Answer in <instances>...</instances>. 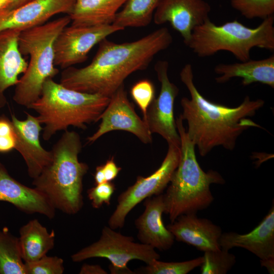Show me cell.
Wrapping results in <instances>:
<instances>
[{
    "label": "cell",
    "instance_id": "cell-8",
    "mask_svg": "<svg viewBox=\"0 0 274 274\" xmlns=\"http://www.w3.org/2000/svg\"><path fill=\"white\" fill-rule=\"evenodd\" d=\"M95 257L105 258L111 264L112 274H134L128 267V262L139 260L149 264L160 259L153 247L134 242L133 237L117 232L109 226L102 229L99 239L71 256L74 262H81Z\"/></svg>",
    "mask_w": 274,
    "mask_h": 274
},
{
    "label": "cell",
    "instance_id": "cell-13",
    "mask_svg": "<svg viewBox=\"0 0 274 274\" xmlns=\"http://www.w3.org/2000/svg\"><path fill=\"white\" fill-rule=\"evenodd\" d=\"M211 9L204 0H160L153 20L157 25L169 23L186 45L193 29L209 19Z\"/></svg>",
    "mask_w": 274,
    "mask_h": 274
},
{
    "label": "cell",
    "instance_id": "cell-23",
    "mask_svg": "<svg viewBox=\"0 0 274 274\" xmlns=\"http://www.w3.org/2000/svg\"><path fill=\"white\" fill-rule=\"evenodd\" d=\"M19 248L24 262L39 259L54 246L55 234L49 232L36 219L30 220L19 230Z\"/></svg>",
    "mask_w": 274,
    "mask_h": 274
},
{
    "label": "cell",
    "instance_id": "cell-32",
    "mask_svg": "<svg viewBox=\"0 0 274 274\" xmlns=\"http://www.w3.org/2000/svg\"><path fill=\"white\" fill-rule=\"evenodd\" d=\"M16 132L12 122L4 115L0 116V153H7L15 149Z\"/></svg>",
    "mask_w": 274,
    "mask_h": 274
},
{
    "label": "cell",
    "instance_id": "cell-24",
    "mask_svg": "<svg viewBox=\"0 0 274 274\" xmlns=\"http://www.w3.org/2000/svg\"><path fill=\"white\" fill-rule=\"evenodd\" d=\"M160 0H127L112 24L122 28L140 27L150 23Z\"/></svg>",
    "mask_w": 274,
    "mask_h": 274
},
{
    "label": "cell",
    "instance_id": "cell-28",
    "mask_svg": "<svg viewBox=\"0 0 274 274\" xmlns=\"http://www.w3.org/2000/svg\"><path fill=\"white\" fill-rule=\"evenodd\" d=\"M230 4L247 19L263 20L274 14V0H230Z\"/></svg>",
    "mask_w": 274,
    "mask_h": 274
},
{
    "label": "cell",
    "instance_id": "cell-11",
    "mask_svg": "<svg viewBox=\"0 0 274 274\" xmlns=\"http://www.w3.org/2000/svg\"><path fill=\"white\" fill-rule=\"evenodd\" d=\"M168 68V63L165 60H159L154 66L161 84L160 90L157 98L148 107L144 121L151 133L159 134L168 144L180 147V137L174 115V102L179 89L169 81Z\"/></svg>",
    "mask_w": 274,
    "mask_h": 274
},
{
    "label": "cell",
    "instance_id": "cell-19",
    "mask_svg": "<svg viewBox=\"0 0 274 274\" xmlns=\"http://www.w3.org/2000/svg\"><path fill=\"white\" fill-rule=\"evenodd\" d=\"M221 249L229 250L234 247L245 249L260 260L274 258V206L260 223L250 232L240 234L224 232L219 239Z\"/></svg>",
    "mask_w": 274,
    "mask_h": 274
},
{
    "label": "cell",
    "instance_id": "cell-35",
    "mask_svg": "<svg viewBox=\"0 0 274 274\" xmlns=\"http://www.w3.org/2000/svg\"><path fill=\"white\" fill-rule=\"evenodd\" d=\"M95 185L99 184L105 182V175L103 171L102 165H98L96 167L95 172L94 175Z\"/></svg>",
    "mask_w": 274,
    "mask_h": 274
},
{
    "label": "cell",
    "instance_id": "cell-36",
    "mask_svg": "<svg viewBox=\"0 0 274 274\" xmlns=\"http://www.w3.org/2000/svg\"><path fill=\"white\" fill-rule=\"evenodd\" d=\"M260 263L262 266L265 267L267 269L269 273L273 274L274 273V258L260 260Z\"/></svg>",
    "mask_w": 274,
    "mask_h": 274
},
{
    "label": "cell",
    "instance_id": "cell-2",
    "mask_svg": "<svg viewBox=\"0 0 274 274\" xmlns=\"http://www.w3.org/2000/svg\"><path fill=\"white\" fill-rule=\"evenodd\" d=\"M180 75L190 95V98L184 97L181 100L183 112L180 117L187 121L188 136L201 156L218 146L232 151L245 130L251 127L263 129L249 118L264 106L263 99L251 100L246 96L233 108L216 104L206 99L197 90L190 64L183 67Z\"/></svg>",
    "mask_w": 274,
    "mask_h": 274
},
{
    "label": "cell",
    "instance_id": "cell-10",
    "mask_svg": "<svg viewBox=\"0 0 274 274\" xmlns=\"http://www.w3.org/2000/svg\"><path fill=\"white\" fill-rule=\"evenodd\" d=\"M122 30L113 24L66 26L54 43V65L65 69L85 61L94 46L109 36Z\"/></svg>",
    "mask_w": 274,
    "mask_h": 274
},
{
    "label": "cell",
    "instance_id": "cell-26",
    "mask_svg": "<svg viewBox=\"0 0 274 274\" xmlns=\"http://www.w3.org/2000/svg\"><path fill=\"white\" fill-rule=\"evenodd\" d=\"M229 250L220 249L204 252L201 274H226L234 265L236 257Z\"/></svg>",
    "mask_w": 274,
    "mask_h": 274
},
{
    "label": "cell",
    "instance_id": "cell-25",
    "mask_svg": "<svg viewBox=\"0 0 274 274\" xmlns=\"http://www.w3.org/2000/svg\"><path fill=\"white\" fill-rule=\"evenodd\" d=\"M0 274H25L18 238L6 227L0 230Z\"/></svg>",
    "mask_w": 274,
    "mask_h": 274
},
{
    "label": "cell",
    "instance_id": "cell-31",
    "mask_svg": "<svg viewBox=\"0 0 274 274\" xmlns=\"http://www.w3.org/2000/svg\"><path fill=\"white\" fill-rule=\"evenodd\" d=\"M95 185L87 191L88 197L93 208L99 209L104 204L109 206L111 197L116 189L114 183L107 181Z\"/></svg>",
    "mask_w": 274,
    "mask_h": 274
},
{
    "label": "cell",
    "instance_id": "cell-18",
    "mask_svg": "<svg viewBox=\"0 0 274 274\" xmlns=\"http://www.w3.org/2000/svg\"><path fill=\"white\" fill-rule=\"evenodd\" d=\"M143 213L135 220L138 237L142 243L160 251L172 247L175 237L163 224L162 216L165 212L163 194L145 199Z\"/></svg>",
    "mask_w": 274,
    "mask_h": 274
},
{
    "label": "cell",
    "instance_id": "cell-21",
    "mask_svg": "<svg viewBox=\"0 0 274 274\" xmlns=\"http://www.w3.org/2000/svg\"><path fill=\"white\" fill-rule=\"evenodd\" d=\"M218 83H224L235 77L242 79V84L248 86L258 82L274 88V55L259 60L249 59L231 64L220 63L214 68Z\"/></svg>",
    "mask_w": 274,
    "mask_h": 274
},
{
    "label": "cell",
    "instance_id": "cell-16",
    "mask_svg": "<svg viewBox=\"0 0 274 274\" xmlns=\"http://www.w3.org/2000/svg\"><path fill=\"white\" fill-rule=\"evenodd\" d=\"M166 228L179 242L191 245L203 252L221 249V227L206 218H198L196 213L179 216Z\"/></svg>",
    "mask_w": 274,
    "mask_h": 274
},
{
    "label": "cell",
    "instance_id": "cell-9",
    "mask_svg": "<svg viewBox=\"0 0 274 274\" xmlns=\"http://www.w3.org/2000/svg\"><path fill=\"white\" fill-rule=\"evenodd\" d=\"M168 145L167 152L159 167L148 177H138L135 182L119 195L116 208L108 221L110 227L114 230L122 228L128 214L137 204L148 197L162 193L180 157V147Z\"/></svg>",
    "mask_w": 274,
    "mask_h": 274
},
{
    "label": "cell",
    "instance_id": "cell-7",
    "mask_svg": "<svg viewBox=\"0 0 274 274\" xmlns=\"http://www.w3.org/2000/svg\"><path fill=\"white\" fill-rule=\"evenodd\" d=\"M274 15L250 28L236 20L217 25L210 18L193 30L187 44L198 57L212 56L221 51L229 52L240 61L250 59L255 47L274 51Z\"/></svg>",
    "mask_w": 274,
    "mask_h": 274
},
{
    "label": "cell",
    "instance_id": "cell-27",
    "mask_svg": "<svg viewBox=\"0 0 274 274\" xmlns=\"http://www.w3.org/2000/svg\"><path fill=\"white\" fill-rule=\"evenodd\" d=\"M203 256L182 262H163L155 260L137 271L145 274H187L194 268L200 266Z\"/></svg>",
    "mask_w": 274,
    "mask_h": 274
},
{
    "label": "cell",
    "instance_id": "cell-15",
    "mask_svg": "<svg viewBox=\"0 0 274 274\" xmlns=\"http://www.w3.org/2000/svg\"><path fill=\"white\" fill-rule=\"evenodd\" d=\"M25 120L18 119L15 115L11 116L16 136L15 149L22 156L27 166L29 176L37 178L51 162L52 153L45 150L40 141L41 124L37 117L26 113Z\"/></svg>",
    "mask_w": 274,
    "mask_h": 274
},
{
    "label": "cell",
    "instance_id": "cell-1",
    "mask_svg": "<svg viewBox=\"0 0 274 274\" xmlns=\"http://www.w3.org/2000/svg\"><path fill=\"white\" fill-rule=\"evenodd\" d=\"M172 42V36L166 27L131 42L119 44L106 38L98 44L88 65L63 69L60 83L76 91L110 97L127 77L146 69L154 57Z\"/></svg>",
    "mask_w": 274,
    "mask_h": 274
},
{
    "label": "cell",
    "instance_id": "cell-38",
    "mask_svg": "<svg viewBox=\"0 0 274 274\" xmlns=\"http://www.w3.org/2000/svg\"><path fill=\"white\" fill-rule=\"evenodd\" d=\"M31 1L32 0H14V2L11 10L18 8Z\"/></svg>",
    "mask_w": 274,
    "mask_h": 274
},
{
    "label": "cell",
    "instance_id": "cell-3",
    "mask_svg": "<svg viewBox=\"0 0 274 274\" xmlns=\"http://www.w3.org/2000/svg\"><path fill=\"white\" fill-rule=\"evenodd\" d=\"M82 147L77 132L64 131L51 150V162L32 183L55 210L69 215L77 214L83 206V179L89 167L79 160Z\"/></svg>",
    "mask_w": 274,
    "mask_h": 274
},
{
    "label": "cell",
    "instance_id": "cell-17",
    "mask_svg": "<svg viewBox=\"0 0 274 274\" xmlns=\"http://www.w3.org/2000/svg\"><path fill=\"white\" fill-rule=\"evenodd\" d=\"M1 201L10 203L26 214L39 213L50 219L55 215V209L43 194L12 177L0 162Z\"/></svg>",
    "mask_w": 274,
    "mask_h": 274
},
{
    "label": "cell",
    "instance_id": "cell-22",
    "mask_svg": "<svg viewBox=\"0 0 274 274\" xmlns=\"http://www.w3.org/2000/svg\"><path fill=\"white\" fill-rule=\"evenodd\" d=\"M127 0H76L69 15L72 25L94 26L112 24Z\"/></svg>",
    "mask_w": 274,
    "mask_h": 274
},
{
    "label": "cell",
    "instance_id": "cell-20",
    "mask_svg": "<svg viewBox=\"0 0 274 274\" xmlns=\"http://www.w3.org/2000/svg\"><path fill=\"white\" fill-rule=\"evenodd\" d=\"M20 32L17 30L0 32V109L7 103L6 91L17 84L28 65L19 49Z\"/></svg>",
    "mask_w": 274,
    "mask_h": 274
},
{
    "label": "cell",
    "instance_id": "cell-37",
    "mask_svg": "<svg viewBox=\"0 0 274 274\" xmlns=\"http://www.w3.org/2000/svg\"><path fill=\"white\" fill-rule=\"evenodd\" d=\"M14 0H0V13L11 10Z\"/></svg>",
    "mask_w": 274,
    "mask_h": 274
},
{
    "label": "cell",
    "instance_id": "cell-29",
    "mask_svg": "<svg viewBox=\"0 0 274 274\" xmlns=\"http://www.w3.org/2000/svg\"><path fill=\"white\" fill-rule=\"evenodd\" d=\"M25 274H62L63 260L57 256H44L38 260L24 262Z\"/></svg>",
    "mask_w": 274,
    "mask_h": 274
},
{
    "label": "cell",
    "instance_id": "cell-12",
    "mask_svg": "<svg viewBox=\"0 0 274 274\" xmlns=\"http://www.w3.org/2000/svg\"><path fill=\"white\" fill-rule=\"evenodd\" d=\"M100 119L97 130L87 138L88 143H92L114 130L129 132L144 144L152 142V133L146 122L135 113L133 105L127 98L124 84L111 96L108 106L99 117Z\"/></svg>",
    "mask_w": 274,
    "mask_h": 274
},
{
    "label": "cell",
    "instance_id": "cell-33",
    "mask_svg": "<svg viewBox=\"0 0 274 274\" xmlns=\"http://www.w3.org/2000/svg\"><path fill=\"white\" fill-rule=\"evenodd\" d=\"M102 168L106 180L109 182L114 180L121 170V168L115 163L113 157L102 165Z\"/></svg>",
    "mask_w": 274,
    "mask_h": 274
},
{
    "label": "cell",
    "instance_id": "cell-14",
    "mask_svg": "<svg viewBox=\"0 0 274 274\" xmlns=\"http://www.w3.org/2000/svg\"><path fill=\"white\" fill-rule=\"evenodd\" d=\"M76 0H32L15 9L0 13V32L20 31L46 23L52 16L73 11Z\"/></svg>",
    "mask_w": 274,
    "mask_h": 274
},
{
    "label": "cell",
    "instance_id": "cell-4",
    "mask_svg": "<svg viewBox=\"0 0 274 274\" xmlns=\"http://www.w3.org/2000/svg\"><path fill=\"white\" fill-rule=\"evenodd\" d=\"M179 116L176 120L181 140L180 157L166 191L163 194L164 213L171 222L179 216L196 213L207 208L214 198L210 190L212 184H223L225 180L217 171L204 172L196 159L195 145L189 138Z\"/></svg>",
    "mask_w": 274,
    "mask_h": 274
},
{
    "label": "cell",
    "instance_id": "cell-34",
    "mask_svg": "<svg viewBox=\"0 0 274 274\" xmlns=\"http://www.w3.org/2000/svg\"><path fill=\"white\" fill-rule=\"evenodd\" d=\"M79 273L107 274L108 272L99 265L84 264L82 266Z\"/></svg>",
    "mask_w": 274,
    "mask_h": 274
},
{
    "label": "cell",
    "instance_id": "cell-5",
    "mask_svg": "<svg viewBox=\"0 0 274 274\" xmlns=\"http://www.w3.org/2000/svg\"><path fill=\"white\" fill-rule=\"evenodd\" d=\"M109 101V97L71 89L49 79L40 97L27 108L38 113L37 118L44 125L43 139L48 141L69 126L85 129L87 125L97 122Z\"/></svg>",
    "mask_w": 274,
    "mask_h": 274
},
{
    "label": "cell",
    "instance_id": "cell-6",
    "mask_svg": "<svg viewBox=\"0 0 274 274\" xmlns=\"http://www.w3.org/2000/svg\"><path fill=\"white\" fill-rule=\"evenodd\" d=\"M71 22L66 15L20 31L18 47L21 54L29 56L25 72L15 85L13 99L27 107L40 96L44 83L59 73L54 65V45L59 33Z\"/></svg>",
    "mask_w": 274,
    "mask_h": 274
},
{
    "label": "cell",
    "instance_id": "cell-30",
    "mask_svg": "<svg viewBox=\"0 0 274 274\" xmlns=\"http://www.w3.org/2000/svg\"><path fill=\"white\" fill-rule=\"evenodd\" d=\"M155 92L153 84L146 79L137 82L131 88V96L142 111L144 121L148 108L155 98Z\"/></svg>",
    "mask_w": 274,
    "mask_h": 274
}]
</instances>
